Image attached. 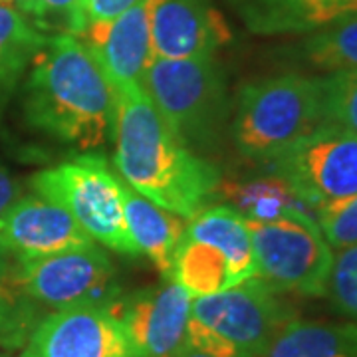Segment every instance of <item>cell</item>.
<instances>
[{
  "label": "cell",
  "mask_w": 357,
  "mask_h": 357,
  "mask_svg": "<svg viewBox=\"0 0 357 357\" xmlns=\"http://www.w3.org/2000/svg\"><path fill=\"white\" fill-rule=\"evenodd\" d=\"M16 262L22 290L36 306L114 310L123 298L112 258L96 244Z\"/></svg>",
  "instance_id": "ba28073f"
},
{
  "label": "cell",
  "mask_w": 357,
  "mask_h": 357,
  "mask_svg": "<svg viewBox=\"0 0 357 357\" xmlns=\"http://www.w3.org/2000/svg\"><path fill=\"white\" fill-rule=\"evenodd\" d=\"M191 316L227 337L244 357L262 356L276 333L296 318L292 307L258 276L213 296L192 298Z\"/></svg>",
  "instance_id": "9c48e42d"
},
{
  "label": "cell",
  "mask_w": 357,
  "mask_h": 357,
  "mask_svg": "<svg viewBox=\"0 0 357 357\" xmlns=\"http://www.w3.org/2000/svg\"><path fill=\"white\" fill-rule=\"evenodd\" d=\"M93 241L62 206L42 197L14 201L0 215V252L16 260L91 246Z\"/></svg>",
  "instance_id": "7c38bea8"
},
{
  "label": "cell",
  "mask_w": 357,
  "mask_h": 357,
  "mask_svg": "<svg viewBox=\"0 0 357 357\" xmlns=\"http://www.w3.org/2000/svg\"><path fill=\"white\" fill-rule=\"evenodd\" d=\"M0 4H8V6H14L16 10L24 14H32V8H34V0H0Z\"/></svg>",
  "instance_id": "1f68e13d"
},
{
  "label": "cell",
  "mask_w": 357,
  "mask_h": 357,
  "mask_svg": "<svg viewBox=\"0 0 357 357\" xmlns=\"http://www.w3.org/2000/svg\"><path fill=\"white\" fill-rule=\"evenodd\" d=\"M36 307L22 290L18 266H8L0 252V349H16L26 344L40 321Z\"/></svg>",
  "instance_id": "603a6c76"
},
{
  "label": "cell",
  "mask_w": 357,
  "mask_h": 357,
  "mask_svg": "<svg viewBox=\"0 0 357 357\" xmlns=\"http://www.w3.org/2000/svg\"><path fill=\"white\" fill-rule=\"evenodd\" d=\"M246 225L260 280L278 294L326 296L333 252L314 215L294 213L266 222L246 220Z\"/></svg>",
  "instance_id": "8992f818"
},
{
  "label": "cell",
  "mask_w": 357,
  "mask_h": 357,
  "mask_svg": "<svg viewBox=\"0 0 357 357\" xmlns=\"http://www.w3.org/2000/svg\"><path fill=\"white\" fill-rule=\"evenodd\" d=\"M115 167L133 191L181 218L217 195L220 175L171 131L143 86L115 89Z\"/></svg>",
  "instance_id": "6da1fadb"
},
{
  "label": "cell",
  "mask_w": 357,
  "mask_h": 357,
  "mask_svg": "<svg viewBox=\"0 0 357 357\" xmlns=\"http://www.w3.org/2000/svg\"><path fill=\"white\" fill-rule=\"evenodd\" d=\"M84 2L86 0H34L30 16H34L40 26L60 24L64 26L62 34L82 38L88 28Z\"/></svg>",
  "instance_id": "4316f807"
},
{
  "label": "cell",
  "mask_w": 357,
  "mask_h": 357,
  "mask_svg": "<svg viewBox=\"0 0 357 357\" xmlns=\"http://www.w3.org/2000/svg\"><path fill=\"white\" fill-rule=\"evenodd\" d=\"M185 238L218 248L229 262L234 286L256 276L255 248L248 225L229 204L199 211L189 218Z\"/></svg>",
  "instance_id": "2e32d148"
},
{
  "label": "cell",
  "mask_w": 357,
  "mask_h": 357,
  "mask_svg": "<svg viewBox=\"0 0 357 357\" xmlns=\"http://www.w3.org/2000/svg\"><path fill=\"white\" fill-rule=\"evenodd\" d=\"M169 280L183 286L191 298L213 296L234 286L225 255L211 244L185 238V234L173 256Z\"/></svg>",
  "instance_id": "ffe728a7"
},
{
  "label": "cell",
  "mask_w": 357,
  "mask_h": 357,
  "mask_svg": "<svg viewBox=\"0 0 357 357\" xmlns=\"http://www.w3.org/2000/svg\"><path fill=\"white\" fill-rule=\"evenodd\" d=\"M38 197L68 211L91 241L126 256H139L123 213V178L102 155L84 153L32 177Z\"/></svg>",
  "instance_id": "5b68a950"
},
{
  "label": "cell",
  "mask_w": 357,
  "mask_h": 357,
  "mask_svg": "<svg viewBox=\"0 0 357 357\" xmlns=\"http://www.w3.org/2000/svg\"><path fill=\"white\" fill-rule=\"evenodd\" d=\"M0 357H4V356H2V354H0Z\"/></svg>",
  "instance_id": "836d02e7"
},
{
  "label": "cell",
  "mask_w": 357,
  "mask_h": 357,
  "mask_svg": "<svg viewBox=\"0 0 357 357\" xmlns=\"http://www.w3.org/2000/svg\"><path fill=\"white\" fill-rule=\"evenodd\" d=\"M324 121L357 133V70L321 77Z\"/></svg>",
  "instance_id": "cb8c5ba5"
},
{
  "label": "cell",
  "mask_w": 357,
  "mask_h": 357,
  "mask_svg": "<svg viewBox=\"0 0 357 357\" xmlns=\"http://www.w3.org/2000/svg\"><path fill=\"white\" fill-rule=\"evenodd\" d=\"M230 203V206L246 220H276L294 213L314 211L307 206L298 192L278 175L250 178V181H225L218 185L217 192ZM316 217V215H314Z\"/></svg>",
  "instance_id": "d6986e66"
},
{
  "label": "cell",
  "mask_w": 357,
  "mask_h": 357,
  "mask_svg": "<svg viewBox=\"0 0 357 357\" xmlns=\"http://www.w3.org/2000/svg\"><path fill=\"white\" fill-rule=\"evenodd\" d=\"M123 213L128 230L137 244L141 255L149 256V260L159 272L169 278L173 256L177 252L178 243L187 229V222L177 215L157 206L143 195L133 191L123 181Z\"/></svg>",
  "instance_id": "9a60e30c"
},
{
  "label": "cell",
  "mask_w": 357,
  "mask_h": 357,
  "mask_svg": "<svg viewBox=\"0 0 357 357\" xmlns=\"http://www.w3.org/2000/svg\"><path fill=\"white\" fill-rule=\"evenodd\" d=\"M185 344L208 357H244L236 345L230 344L227 337H222L220 333L204 326L203 321H199L195 316H191L187 324Z\"/></svg>",
  "instance_id": "83f0119b"
},
{
  "label": "cell",
  "mask_w": 357,
  "mask_h": 357,
  "mask_svg": "<svg viewBox=\"0 0 357 357\" xmlns=\"http://www.w3.org/2000/svg\"><path fill=\"white\" fill-rule=\"evenodd\" d=\"M139 0H86V18L89 22H109L129 10Z\"/></svg>",
  "instance_id": "f1b7e54d"
},
{
  "label": "cell",
  "mask_w": 357,
  "mask_h": 357,
  "mask_svg": "<svg viewBox=\"0 0 357 357\" xmlns=\"http://www.w3.org/2000/svg\"><path fill=\"white\" fill-rule=\"evenodd\" d=\"M260 357H357V324L294 318Z\"/></svg>",
  "instance_id": "ac0fdd59"
},
{
  "label": "cell",
  "mask_w": 357,
  "mask_h": 357,
  "mask_svg": "<svg viewBox=\"0 0 357 357\" xmlns=\"http://www.w3.org/2000/svg\"><path fill=\"white\" fill-rule=\"evenodd\" d=\"M321 123V77L282 74L238 89L230 135L243 157L270 163Z\"/></svg>",
  "instance_id": "3957f363"
},
{
  "label": "cell",
  "mask_w": 357,
  "mask_h": 357,
  "mask_svg": "<svg viewBox=\"0 0 357 357\" xmlns=\"http://www.w3.org/2000/svg\"><path fill=\"white\" fill-rule=\"evenodd\" d=\"M244 26L262 36L310 34L333 22L330 0H225Z\"/></svg>",
  "instance_id": "e0dca14e"
},
{
  "label": "cell",
  "mask_w": 357,
  "mask_h": 357,
  "mask_svg": "<svg viewBox=\"0 0 357 357\" xmlns=\"http://www.w3.org/2000/svg\"><path fill=\"white\" fill-rule=\"evenodd\" d=\"M270 163L314 215L357 195V133L340 126L324 121Z\"/></svg>",
  "instance_id": "52a82bcc"
},
{
  "label": "cell",
  "mask_w": 357,
  "mask_h": 357,
  "mask_svg": "<svg viewBox=\"0 0 357 357\" xmlns=\"http://www.w3.org/2000/svg\"><path fill=\"white\" fill-rule=\"evenodd\" d=\"M149 26L153 56L167 60L215 56L232 40L211 0H149Z\"/></svg>",
  "instance_id": "4fadbf2b"
},
{
  "label": "cell",
  "mask_w": 357,
  "mask_h": 357,
  "mask_svg": "<svg viewBox=\"0 0 357 357\" xmlns=\"http://www.w3.org/2000/svg\"><path fill=\"white\" fill-rule=\"evenodd\" d=\"M316 222L332 248H347L357 244V195L337 203L321 206L316 213Z\"/></svg>",
  "instance_id": "484cf974"
},
{
  "label": "cell",
  "mask_w": 357,
  "mask_h": 357,
  "mask_svg": "<svg viewBox=\"0 0 357 357\" xmlns=\"http://www.w3.org/2000/svg\"><path fill=\"white\" fill-rule=\"evenodd\" d=\"M330 6H332L333 20L357 14V0H330Z\"/></svg>",
  "instance_id": "4dcf8cb0"
},
{
  "label": "cell",
  "mask_w": 357,
  "mask_h": 357,
  "mask_svg": "<svg viewBox=\"0 0 357 357\" xmlns=\"http://www.w3.org/2000/svg\"><path fill=\"white\" fill-rule=\"evenodd\" d=\"M192 298L177 282L123 296L114 306L128 332L135 357H177L185 345Z\"/></svg>",
  "instance_id": "8fae6325"
},
{
  "label": "cell",
  "mask_w": 357,
  "mask_h": 357,
  "mask_svg": "<svg viewBox=\"0 0 357 357\" xmlns=\"http://www.w3.org/2000/svg\"><path fill=\"white\" fill-rule=\"evenodd\" d=\"M20 183L14 178V175L8 171V167L0 163V215L14 203L18 201L20 195Z\"/></svg>",
  "instance_id": "f546056e"
},
{
  "label": "cell",
  "mask_w": 357,
  "mask_h": 357,
  "mask_svg": "<svg viewBox=\"0 0 357 357\" xmlns=\"http://www.w3.org/2000/svg\"><path fill=\"white\" fill-rule=\"evenodd\" d=\"M177 357H208V356H204V354H201V351H197V349H192L191 345H183V349L178 351V356Z\"/></svg>",
  "instance_id": "d6a6232c"
},
{
  "label": "cell",
  "mask_w": 357,
  "mask_h": 357,
  "mask_svg": "<svg viewBox=\"0 0 357 357\" xmlns=\"http://www.w3.org/2000/svg\"><path fill=\"white\" fill-rule=\"evenodd\" d=\"M294 54L319 72L337 74L357 70V14L310 32Z\"/></svg>",
  "instance_id": "44dd1931"
},
{
  "label": "cell",
  "mask_w": 357,
  "mask_h": 357,
  "mask_svg": "<svg viewBox=\"0 0 357 357\" xmlns=\"http://www.w3.org/2000/svg\"><path fill=\"white\" fill-rule=\"evenodd\" d=\"M82 38L114 91L143 86L155 58L149 0H139L109 22H89Z\"/></svg>",
  "instance_id": "5bb4252c"
},
{
  "label": "cell",
  "mask_w": 357,
  "mask_h": 357,
  "mask_svg": "<svg viewBox=\"0 0 357 357\" xmlns=\"http://www.w3.org/2000/svg\"><path fill=\"white\" fill-rule=\"evenodd\" d=\"M326 296L340 314L357 324V244L333 256Z\"/></svg>",
  "instance_id": "d4e9b609"
},
{
  "label": "cell",
  "mask_w": 357,
  "mask_h": 357,
  "mask_svg": "<svg viewBox=\"0 0 357 357\" xmlns=\"http://www.w3.org/2000/svg\"><path fill=\"white\" fill-rule=\"evenodd\" d=\"M20 357H135V351L109 307L76 306L40 319Z\"/></svg>",
  "instance_id": "30bf717a"
},
{
  "label": "cell",
  "mask_w": 357,
  "mask_h": 357,
  "mask_svg": "<svg viewBox=\"0 0 357 357\" xmlns=\"http://www.w3.org/2000/svg\"><path fill=\"white\" fill-rule=\"evenodd\" d=\"M143 89L177 139L192 153H213L222 143L232 103L225 72L215 56L153 58Z\"/></svg>",
  "instance_id": "277c9868"
},
{
  "label": "cell",
  "mask_w": 357,
  "mask_h": 357,
  "mask_svg": "<svg viewBox=\"0 0 357 357\" xmlns=\"http://www.w3.org/2000/svg\"><path fill=\"white\" fill-rule=\"evenodd\" d=\"M32 62L24 93L28 126L79 151L103 147L115 131V93L88 46L58 34Z\"/></svg>",
  "instance_id": "7a4b0ae2"
},
{
  "label": "cell",
  "mask_w": 357,
  "mask_h": 357,
  "mask_svg": "<svg viewBox=\"0 0 357 357\" xmlns=\"http://www.w3.org/2000/svg\"><path fill=\"white\" fill-rule=\"evenodd\" d=\"M48 44L24 13L0 4V91L13 88L38 52Z\"/></svg>",
  "instance_id": "7402d4cb"
}]
</instances>
